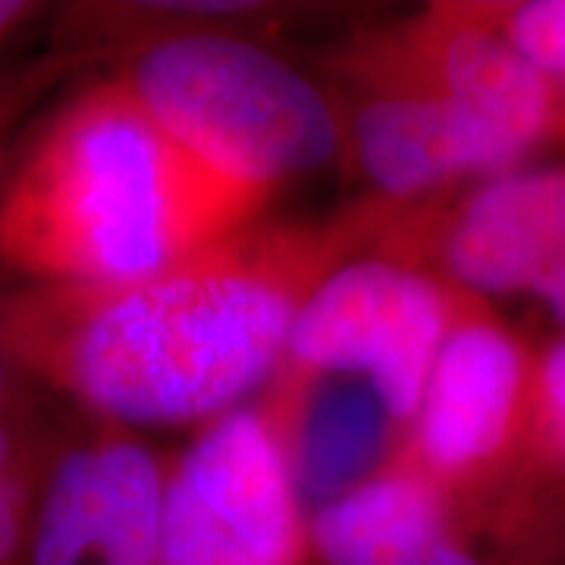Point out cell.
Returning a JSON list of instances; mask_svg holds the SVG:
<instances>
[{
  "label": "cell",
  "instance_id": "7c38bea8",
  "mask_svg": "<svg viewBox=\"0 0 565 565\" xmlns=\"http://www.w3.org/2000/svg\"><path fill=\"white\" fill-rule=\"evenodd\" d=\"M308 544L323 565H487L444 490L399 462L308 515Z\"/></svg>",
  "mask_w": 565,
  "mask_h": 565
},
{
  "label": "cell",
  "instance_id": "9a60e30c",
  "mask_svg": "<svg viewBox=\"0 0 565 565\" xmlns=\"http://www.w3.org/2000/svg\"><path fill=\"white\" fill-rule=\"evenodd\" d=\"M39 484L25 465L0 475V565H17L29 553Z\"/></svg>",
  "mask_w": 565,
  "mask_h": 565
},
{
  "label": "cell",
  "instance_id": "3957f363",
  "mask_svg": "<svg viewBox=\"0 0 565 565\" xmlns=\"http://www.w3.org/2000/svg\"><path fill=\"white\" fill-rule=\"evenodd\" d=\"M117 82L192 158L267 202L343 145V122L315 82L233 35H163L139 47Z\"/></svg>",
  "mask_w": 565,
  "mask_h": 565
},
{
  "label": "cell",
  "instance_id": "5bb4252c",
  "mask_svg": "<svg viewBox=\"0 0 565 565\" xmlns=\"http://www.w3.org/2000/svg\"><path fill=\"white\" fill-rule=\"evenodd\" d=\"M525 444L546 468L565 475V337L546 345L531 367Z\"/></svg>",
  "mask_w": 565,
  "mask_h": 565
},
{
  "label": "cell",
  "instance_id": "30bf717a",
  "mask_svg": "<svg viewBox=\"0 0 565 565\" xmlns=\"http://www.w3.org/2000/svg\"><path fill=\"white\" fill-rule=\"evenodd\" d=\"M437 248L452 286L468 296H537L565 267V163L484 180L452 204Z\"/></svg>",
  "mask_w": 565,
  "mask_h": 565
},
{
  "label": "cell",
  "instance_id": "8992f818",
  "mask_svg": "<svg viewBox=\"0 0 565 565\" xmlns=\"http://www.w3.org/2000/svg\"><path fill=\"white\" fill-rule=\"evenodd\" d=\"M531 367L519 337L490 318L478 296L459 289L456 318L396 462L446 497L478 484L509 459L512 446L525 444Z\"/></svg>",
  "mask_w": 565,
  "mask_h": 565
},
{
  "label": "cell",
  "instance_id": "5b68a950",
  "mask_svg": "<svg viewBox=\"0 0 565 565\" xmlns=\"http://www.w3.org/2000/svg\"><path fill=\"white\" fill-rule=\"evenodd\" d=\"M308 515L264 408L211 422L163 481L158 565H302Z\"/></svg>",
  "mask_w": 565,
  "mask_h": 565
},
{
  "label": "cell",
  "instance_id": "52a82bcc",
  "mask_svg": "<svg viewBox=\"0 0 565 565\" xmlns=\"http://www.w3.org/2000/svg\"><path fill=\"white\" fill-rule=\"evenodd\" d=\"M163 468L148 446L104 437L66 449L39 487L29 565H158Z\"/></svg>",
  "mask_w": 565,
  "mask_h": 565
},
{
  "label": "cell",
  "instance_id": "ba28073f",
  "mask_svg": "<svg viewBox=\"0 0 565 565\" xmlns=\"http://www.w3.org/2000/svg\"><path fill=\"white\" fill-rule=\"evenodd\" d=\"M393 57L478 122L515 167L556 132V85L527 66L471 3L424 13Z\"/></svg>",
  "mask_w": 565,
  "mask_h": 565
},
{
  "label": "cell",
  "instance_id": "4fadbf2b",
  "mask_svg": "<svg viewBox=\"0 0 565 565\" xmlns=\"http://www.w3.org/2000/svg\"><path fill=\"white\" fill-rule=\"evenodd\" d=\"M471 10L544 79L565 85V0L471 3Z\"/></svg>",
  "mask_w": 565,
  "mask_h": 565
},
{
  "label": "cell",
  "instance_id": "ac0fdd59",
  "mask_svg": "<svg viewBox=\"0 0 565 565\" xmlns=\"http://www.w3.org/2000/svg\"><path fill=\"white\" fill-rule=\"evenodd\" d=\"M556 92H559V117H556V132H563L565 136V85H559Z\"/></svg>",
  "mask_w": 565,
  "mask_h": 565
},
{
  "label": "cell",
  "instance_id": "2e32d148",
  "mask_svg": "<svg viewBox=\"0 0 565 565\" xmlns=\"http://www.w3.org/2000/svg\"><path fill=\"white\" fill-rule=\"evenodd\" d=\"M32 3H22V0H0V41L7 39L17 25L32 17Z\"/></svg>",
  "mask_w": 565,
  "mask_h": 565
},
{
  "label": "cell",
  "instance_id": "d6986e66",
  "mask_svg": "<svg viewBox=\"0 0 565 565\" xmlns=\"http://www.w3.org/2000/svg\"><path fill=\"white\" fill-rule=\"evenodd\" d=\"M3 396H7V359L0 352V403H3Z\"/></svg>",
  "mask_w": 565,
  "mask_h": 565
},
{
  "label": "cell",
  "instance_id": "8fae6325",
  "mask_svg": "<svg viewBox=\"0 0 565 565\" xmlns=\"http://www.w3.org/2000/svg\"><path fill=\"white\" fill-rule=\"evenodd\" d=\"M280 374L267 418L280 437L299 503L315 515L384 471L403 424L355 377Z\"/></svg>",
  "mask_w": 565,
  "mask_h": 565
},
{
  "label": "cell",
  "instance_id": "7a4b0ae2",
  "mask_svg": "<svg viewBox=\"0 0 565 565\" xmlns=\"http://www.w3.org/2000/svg\"><path fill=\"white\" fill-rule=\"evenodd\" d=\"M264 204L107 82L47 126L0 195V258L47 286H120L243 233Z\"/></svg>",
  "mask_w": 565,
  "mask_h": 565
},
{
  "label": "cell",
  "instance_id": "9c48e42d",
  "mask_svg": "<svg viewBox=\"0 0 565 565\" xmlns=\"http://www.w3.org/2000/svg\"><path fill=\"white\" fill-rule=\"evenodd\" d=\"M367 85L355 107L352 145L367 182L386 195L408 199L468 177L519 170L478 122L393 54L386 66L371 63Z\"/></svg>",
  "mask_w": 565,
  "mask_h": 565
},
{
  "label": "cell",
  "instance_id": "6da1fadb",
  "mask_svg": "<svg viewBox=\"0 0 565 565\" xmlns=\"http://www.w3.org/2000/svg\"><path fill=\"white\" fill-rule=\"evenodd\" d=\"M323 236L236 233L120 286H51L10 343L120 424L217 422L280 374L289 330L330 270Z\"/></svg>",
  "mask_w": 565,
  "mask_h": 565
},
{
  "label": "cell",
  "instance_id": "e0dca14e",
  "mask_svg": "<svg viewBox=\"0 0 565 565\" xmlns=\"http://www.w3.org/2000/svg\"><path fill=\"white\" fill-rule=\"evenodd\" d=\"M17 465H22L20 440H17V434L10 430V424L0 422V475L13 471Z\"/></svg>",
  "mask_w": 565,
  "mask_h": 565
},
{
  "label": "cell",
  "instance_id": "277c9868",
  "mask_svg": "<svg viewBox=\"0 0 565 565\" xmlns=\"http://www.w3.org/2000/svg\"><path fill=\"white\" fill-rule=\"evenodd\" d=\"M456 305L459 289L412 264L362 258L330 267L296 315L280 371L355 377L408 427Z\"/></svg>",
  "mask_w": 565,
  "mask_h": 565
}]
</instances>
